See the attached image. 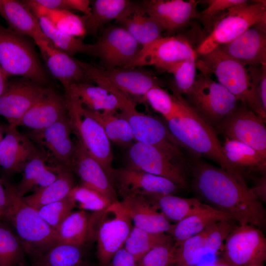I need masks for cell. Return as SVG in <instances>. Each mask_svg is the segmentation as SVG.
Returning <instances> with one entry per match:
<instances>
[{
	"mask_svg": "<svg viewBox=\"0 0 266 266\" xmlns=\"http://www.w3.org/2000/svg\"><path fill=\"white\" fill-rule=\"evenodd\" d=\"M175 94L179 101V111L175 117L166 121V124L181 147L212 160L221 168L243 178L241 172L225 156L214 128L194 110L182 96Z\"/></svg>",
	"mask_w": 266,
	"mask_h": 266,
	"instance_id": "7a4b0ae2",
	"label": "cell"
},
{
	"mask_svg": "<svg viewBox=\"0 0 266 266\" xmlns=\"http://www.w3.org/2000/svg\"><path fill=\"white\" fill-rule=\"evenodd\" d=\"M190 169L191 185L200 200L230 214L239 225L265 227V209L243 178L203 162L195 163Z\"/></svg>",
	"mask_w": 266,
	"mask_h": 266,
	"instance_id": "6da1fadb",
	"label": "cell"
},
{
	"mask_svg": "<svg viewBox=\"0 0 266 266\" xmlns=\"http://www.w3.org/2000/svg\"><path fill=\"white\" fill-rule=\"evenodd\" d=\"M80 210L102 211L112 202L100 193L82 185H75L69 193Z\"/></svg>",
	"mask_w": 266,
	"mask_h": 266,
	"instance_id": "bcb514c9",
	"label": "cell"
},
{
	"mask_svg": "<svg viewBox=\"0 0 266 266\" xmlns=\"http://www.w3.org/2000/svg\"><path fill=\"white\" fill-rule=\"evenodd\" d=\"M4 14L3 0H0V15L2 17Z\"/></svg>",
	"mask_w": 266,
	"mask_h": 266,
	"instance_id": "94428289",
	"label": "cell"
},
{
	"mask_svg": "<svg viewBox=\"0 0 266 266\" xmlns=\"http://www.w3.org/2000/svg\"><path fill=\"white\" fill-rule=\"evenodd\" d=\"M120 201L133 226L153 233H167L171 224L148 199L141 195H128Z\"/></svg>",
	"mask_w": 266,
	"mask_h": 266,
	"instance_id": "484cf974",
	"label": "cell"
},
{
	"mask_svg": "<svg viewBox=\"0 0 266 266\" xmlns=\"http://www.w3.org/2000/svg\"><path fill=\"white\" fill-rule=\"evenodd\" d=\"M168 266H177L173 264V265H169Z\"/></svg>",
	"mask_w": 266,
	"mask_h": 266,
	"instance_id": "be15d7a7",
	"label": "cell"
},
{
	"mask_svg": "<svg viewBox=\"0 0 266 266\" xmlns=\"http://www.w3.org/2000/svg\"><path fill=\"white\" fill-rule=\"evenodd\" d=\"M208 227L200 233L178 244L175 243L173 264L177 266H196L200 263L201 258L206 254L205 241Z\"/></svg>",
	"mask_w": 266,
	"mask_h": 266,
	"instance_id": "7bdbcfd3",
	"label": "cell"
},
{
	"mask_svg": "<svg viewBox=\"0 0 266 266\" xmlns=\"http://www.w3.org/2000/svg\"><path fill=\"white\" fill-rule=\"evenodd\" d=\"M65 97L72 133L100 164L113 185L115 169L112 166L111 141L102 126L77 98L68 93H65Z\"/></svg>",
	"mask_w": 266,
	"mask_h": 266,
	"instance_id": "5b68a950",
	"label": "cell"
},
{
	"mask_svg": "<svg viewBox=\"0 0 266 266\" xmlns=\"http://www.w3.org/2000/svg\"><path fill=\"white\" fill-rule=\"evenodd\" d=\"M36 18L43 33L57 49L71 57L76 54L95 56L94 44L84 43L80 37L60 31L45 17L39 16Z\"/></svg>",
	"mask_w": 266,
	"mask_h": 266,
	"instance_id": "74e56055",
	"label": "cell"
},
{
	"mask_svg": "<svg viewBox=\"0 0 266 266\" xmlns=\"http://www.w3.org/2000/svg\"><path fill=\"white\" fill-rule=\"evenodd\" d=\"M0 65L8 77L23 78L44 85L46 74L33 46L24 37L0 24Z\"/></svg>",
	"mask_w": 266,
	"mask_h": 266,
	"instance_id": "9c48e42d",
	"label": "cell"
},
{
	"mask_svg": "<svg viewBox=\"0 0 266 266\" xmlns=\"http://www.w3.org/2000/svg\"><path fill=\"white\" fill-rule=\"evenodd\" d=\"M72 173L68 170L60 168L57 178L53 182L23 197L24 200L30 206L38 210L44 205L63 199L75 186Z\"/></svg>",
	"mask_w": 266,
	"mask_h": 266,
	"instance_id": "836d02e7",
	"label": "cell"
},
{
	"mask_svg": "<svg viewBox=\"0 0 266 266\" xmlns=\"http://www.w3.org/2000/svg\"><path fill=\"white\" fill-rule=\"evenodd\" d=\"M38 150L28 136L21 133L17 127L8 124L0 141V168L7 176L22 172Z\"/></svg>",
	"mask_w": 266,
	"mask_h": 266,
	"instance_id": "7402d4cb",
	"label": "cell"
},
{
	"mask_svg": "<svg viewBox=\"0 0 266 266\" xmlns=\"http://www.w3.org/2000/svg\"><path fill=\"white\" fill-rule=\"evenodd\" d=\"M231 218H233L230 214L209 206L196 214L189 216L175 224H171L167 234L172 237L176 244H178L200 233L214 223Z\"/></svg>",
	"mask_w": 266,
	"mask_h": 266,
	"instance_id": "d6a6232c",
	"label": "cell"
},
{
	"mask_svg": "<svg viewBox=\"0 0 266 266\" xmlns=\"http://www.w3.org/2000/svg\"><path fill=\"white\" fill-rule=\"evenodd\" d=\"M195 0H145L140 4L146 13L169 34L186 26L194 18H198Z\"/></svg>",
	"mask_w": 266,
	"mask_h": 266,
	"instance_id": "ffe728a7",
	"label": "cell"
},
{
	"mask_svg": "<svg viewBox=\"0 0 266 266\" xmlns=\"http://www.w3.org/2000/svg\"><path fill=\"white\" fill-rule=\"evenodd\" d=\"M65 91L75 97L83 105L92 111L116 113L121 108L117 97L98 85L89 83H75Z\"/></svg>",
	"mask_w": 266,
	"mask_h": 266,
	"instance_id": "4dcf8cb0",
	"label": "cell"
},
{
	"mask_svg": "<svg viewBox=\"0 0 266 266\" xmlns=\"http://www.w3.org/2000/svg\"><path fill=\"white\" fill-rule=\"evenodd\" d=\"M48 160L47 156L38 150L26 163L22 172L21 179L14 184L20 197H23L30 192L45 187L56 179L61 168L48 165Z\"/></svg>",
	"mask_w": 266,
	"mask_h": 266,
	"instance_id": "83f0119b",
	"label": "cell"
},
{
	"mask_svg": "<svg viewBox=\"0 0 266 266\" xmlns=\"http://www.w3.org/2000/svg\"><path fill=\"white\" fill-rule=\"evenodd\" d=\"M129 0H96L91 1V14L84 15L86 34L96 35L104 26L116 20L130 4Z\"/></svg>",
	"mask_w": 266,
	"mask_h": 266,
	"instance_id": "d590c367",
	"label": "cell"
},
{
	"mask_svg": "<svg viewBox=\"0 0 266 266\" xmlns=\"http://www.w3.org/2000/svg\"><path fill=\"white\" fill-rule=\"evenodd\" d=\"M194 110L213 127H217L237 106L238 100L209 75L196 76L194 86L187 95Z\"/></svg>",
	"mask_w": 266,
	"mask_h": 266,
	"instance_id": "30bf717a",
	"label": "cell"
},
{
	"mask_svg": "<svg viewBox=\"0 0 266 266\" xmlns=\"http://www.w3.org/2000/svg\"><path fill=\"white\" fill-rule=\"evenodd\" d=\"M7 204V199L6 191L0 178V220L2 221Z\"/></svg>",
	"mask_w": 266,
	"mask_h": 266,
	"instance_id": "9f6ffc18",
	"label": "cell"
},
{
	"mask_svg": "<svg viewBox=\"0 0 266 266\" xmlns=\"http://www.w3.org/2000/svg\"><path fill=\"white\" fill-rule=\"evenodd\" d=\"M48 89L44 85L25 78L9 81L0 97V116L6 119L8 125L18 127L23 116Z\"/></svg>",
	"mask_w": 266,
	"mask_h": 266,
	"instance_id": "ac0fdd59",
	"label": "cell"
},
{
	"mask_svg": "<svg viewBox=\"0 0 266 266\" xmlns=\"http://www.w3.org/2000/svg\"><path fill=\"white\" fill-rule=\"evenodd\" d=\"M258 93L263 107L266 111V64L261 66L258 83Z\"/></svg>",
	"mask_w": 266,
	"mask_h": 266,
	"instance_id": "db71d44e",
	"label": "cell"
},
{
	"mask_svg": "<svg viewBox=\"0 0 266 266\" xmlns=\"http://www.w3.org/2000/svg\"><path fill=\"white\" fill-rule=\"evenodd\" d=\"M196 266H231L223 258L215 261L199 263Z\"/></svg>",
	"mask_w": 266,
	"mask_h": 266,
	"instance_id": "680465c9",
	"label": "cell"
},
{
	"mask_svg": "<svg viewBox=\"0 0 266 266\" xmlns=\"http://www.w3.org/2000/svg\"><path fill=\"white\" fill-rule=\"evenodd\" d=\"M85 266H88L87 265Z\"/></svg>",
	"mask_w": 266,
	"mask_h": 266,
	"instance_id": "e7e4bbea",
	"label": "cell"
},
{
	"mask_svg": "<svg viewBox=\"0 0 266 266\" xmlns=\"http://www.w3.org/2000/svg\"><path fill=\"white\" fill-rule=\"evenodd\" d=\"M264 266V264H261V265H255V266Z\"/></svg>",
	"mask_w": 266,
	"mask_h": 266,
	"instance_id": "6125c7cd",
	"label": "cell"
},
{
	"mask_svg": "<svg viewBox=\"0 0 266 266\" xmlns=\"http://www.w3.org/2000/svg\"><path fill=\"white\" fill-rule=\"evenodd\" d=\"M4 14L9 29L32 37L34 42L44 40L51 42L43 33L38 19L22 1L3 0Z\"/></svg>",
	"mask_w": 266,
	"mask_h": 266,
	"instance_id": "f1b7e54d",
	"label": "cell"
},
{
	"mask_svg": "<svg viewBox=\"0 0 266 266\" xmlns=\"http://www.w3.org/2000/svg\"><path fill=\"white\" fill-rule=\"evenodd\" d=\"M133 226L125 208L118 200L91 216V240L97 241L99 266H108L115 253L123 247Z\"/></svg>",
	"mask_w": 266,
	"mask_h": 266,
	"instance_id": "ba28073f",
	"label": "cell"
},
{
	"mask_svg": "<svg viewBox=\"0 0 266 266\" xmlns=\"http://www.w3.org/2000/svg\"><path fill=\"white\" fill-rule=\"evenodd\" d=\"M238 225L233 218L218 221L209 226L205 241L206 253L216 254L231 232Z\"/></svg>",
	"mask_w": 266,
	"mask_h": 266,
	"instance_id": "c3c4849f",
	"label": "cell"
},
{
	"mask_svg": "<svg viewBox=\"0 0 266 266\" xmlns=\"http://www.w3.org/2000/svg\"><path fill=\"white\" fill-rule=\"evenodd\" d=\"M222 258L231 266L264 264L266 239L261 230L250 224L237 225L225 240Z\"/></svg>",
	"mask_w": 266,
	"mask_h": 266,
	"instance_id": "7c38bea8",
	"label": "cell"
},
{
	"mask_svg": "<svg viewBox=\"0 0 266 266\" xmlns=\"http://www.w3.org/2000/svg\"><path fill=\"white\" fill-rule=\"evenodd\" d=\"M0 180L7 199L3 221L14 228L25 253L35 261L58 243L56 231L17 194L7 177Z\"/></svg>",
	"mask_w": 266,
	"mask_h": 266,
	"instance_id": "3957f363",
	"label": "cell"
},
{
	"mask_svg": "<svg viewBox=\"0 0 266 266\" xmlns=\"http://www.w3.org/2000/svg\"><path fill=\"white\" fill-rule=\"evenodd\" d=\"M197 59L165 64L157 67L173 75V93L187 95L191 91L196 79Z\"/></svg>",
	"mask_w": 266,
	"mask_h": 266,
	"instance_id": "b9f144b4",
	"label": "cell"
},
{
	"mask_svg": "<svg viewBox=\"0 0 266 266\" xmlns=\"http://www.w3.org/2000/svg\"><path fill=\"white\" fill-rule=\"evenodd\" d=\"M133 257L124 247L117 251L112 258L108 266H136Z\"/></svg>",
	"mask_w": 266,
	"mask_h": 266,
	"instance_id": "f5cc1de1",
	"label": "cell"
},
{
	"mask_svg": "<svg viewBox=\"0 0 266 266\" xmlns=\"http://www.w3.org/2000/svg\"><path fill=\"white\" fill-rule=\"evenodd\" d=\"M144 196L169 221L178 222L209 206L196 198H184L173 194H151Z\"/></svg>",
	"mask_w": 266,
	"mask_h": 266,
	"instance_id": "f546056e",
	"label": "cell"
},
{
	"mask_svg": "<svg viewBox=\"0 0 266 266\" xmlns=\"http://www.w3.org/2000/svg\"><path fill=\"white\" fill-rule=\"evenodd\" d=\"M175 242L156 247L136 263V266H168L173 264Z\"/></svg>",
	"mask_w": 266,
	"mask_h": 266,
	"instance_id": "681fc988",
	"label": "cell"
},
{
	"mask_svg": "<svg viewBox=\"0 0 266 266\" xmlns=\"http://www.w3.org/2000/svg\"><path fill=\"white\" fill-rule=\"evenodd\" d=\"M87 109L102 126L111 142L123 148H129L135 142L129 123L125 119L119 116L118 112H100Z\"/></svg>",
	"mask_w": 266,
	"mask_h": 266,
	"instance_id": "f35d334b",
	"label": "cell"
},
{
	"mask_svg": "<svg viewBox=\"0 0 266 266\" xmlns=\"http://www.w3.org/2000/svg\"><path fill=\"white\" fill-rule=\"evenodd\" d=\"M109 92L121 102V108L118 114L129 123L135 142L154 146L178 163L182 157L181 146L166 124L157 117L138 111L136 103L117 89L112 87Z\"/></svg>",
	"mask_w": 266,
	"mask_h": 266,
	"instance_id": "8992f818",
	"label": "cell"
},
{
	"mask_svg": "<svg viewBox=\"0 0 266 266\" xmlns=\"http://www.w3.org/2000/svg\"><path fill=\"white\" fill-rule=\"evenodd\" d=\"M7 127V125L0 124V141L5 133Z\"/></svg>",
	"mask_w": 266,
	"mask_h": 266,
	"instance_id": "91938a15",
	"label": "cell"
},
{
	"mask_svg": "<svg viewBox=\"0 0 266 266\" xmlns=\"http://www.w3.org/2000/svg\"><path fill=\"white\" fill-rule=\"evenodd\" d=\"M91 216L83 210L72 211L56 230L58 242L82 247L91 240Z\"/></svg>",
	"mask_w": 266,
	"mask_h": 266,
	"instance_id": "e575fe53",
	"label": "cell"
},
{
	"mask_svg": "<svg viewBox=\"0 0 266 266\" xmlns=\"http://www.w3.org/2000/svg\"><path fill=\"white\" fill-rule=\"evenodd\" d=\"M222 149L227 159L238 170L248 168L265 172L266 157L252 147L226 137Z\"/></svg>",
	"mask_w": 266,
	"mask_h": 266,
	"instance_id": "8d00e7d4",
	"label": "cell"
},
{
	"mask_svg": "<svg viewBox=\"0 0 266 266\" xmlns=\"http://www.w3.org/2000/svg\"><path fill=\"white\" fill-rule=\"evenodd\" d=\"M266 24V1L250 3L247 0L229 8L222 15L195 52L197 56L205 55L233 40L250 28Z\"/></svg>",
	"mask_w": 266,
	"mask_h": 266,
	"instance_id": "52a82bcc",
	"label": "cell"
},
{
	"mask_svg": "<svg viewBox=\"0 0 266 266\" xmlns=\"http://www.w3.org/2000/svg\"><path fill=\"white\" fill-rule=\"evenodd\" d=\"M81 247L58 242L34 261V266H85Z\"/></svg>",
	"mask_w": 266,
	"mask_h": 266,
	"instance_id": "60d3db41",
	"label": "cell"
},
{
	"mask_svg": "<svg viewBox=\"0 0 266 266\" xmlns=\"http://www.w3.org/2000/svg\"><path fill=\"white\" fill-rule=\"evenodd\" d=\"M80 64L90 83L96 80L105 82L136 103L144 102L145 95L151 88L163 85L152 72L141 67L105 69L81 61Z\"/></svg>",
	"mask_w": 266,
	"mask_h": 266,
	"instance_id": "8fae6325",
	"label": "cell"
},
{
	"mask_svg": "<svg viewBox=\"0 0 266 266\" xmlns=\"http://www.w3.org/2000/svg\"><path fill=\"white\" fill-rule=\"evenodd\" d=\"M8 76L0 65V97L5 91L8 84Z\"/></svg>",
	"mask_w": 266,
	"mask_h": 266,
	"instance_id": "6f0895ef",
	"label": "cell"
},
{
	"mask_svg": "<svg viewBox=\"0 0 266 266\" xmlns=\"http://www.w3.org/2000/svg\"><path fill=\"white\" fill-rule=\"evenodd\" d=\"M266 122L241 103L216 129L226 138L247 145L266 157Z\"/></svg>",
	"mask_w": 266,
	"mask_h": 266,
	"instance_id": "5bb4252c",
	"label": "cell"
},
{
	"mask_svg": "<svg viewBox=\"0 0 266 266\" xmlns=\"http://www.w3.org/2000/svg\"><path fill=\"white\" fill-rule=\"evenodd\" d=\"M22 1L36 18L45 17L60 31L75 37L86 35L84 16H79L68 10L48 8L35 0Z\"/></svg>",
	"mask_w": 266,
	"mask_h": 266,
	"instance_id": "1f68e13d",
	"label": "cell"
},
{
	"mask_svg": "<svg viewBox=\"0 0 266 266\" xmlns=\"http://www.w3.org/2000/svg\"><path fill=\"white\" fill-rule=\"evenodd\" d=\"M189 42L181 36L161 37L142 46L134 59L124 68L154 66L197 58Z\"/></svg>",
	"mask_w": 266,
	"mask_h": 266,
	"instance_id": "e0dca14e",
	"label": "cell"
},
{
	"mask_svg": "<svg viewBox=\"0 0 266 266\" xmlns=\"http://www.w3.org/2000/svg\"><path fill=\"white\" fill-rule=\"evenodd\" d=\"M166 233H153L133 226L124 248L134 258L136 263L154 248L173 241Z\"/></svg>",
	"mask_w": 266,
	"mask_h": 266,
	"instance_id": "ab89813d",
	"label": "cell"
},
{
	"mask_svg": "<svg viewBox=\"0 0 266 266\" xmlns=\"http://www.w3.org/2000/svg\"><path fill=\"white\" fill-rule=\"evenodd\" d=\"M127 159L129 167L166 178L180 188H187L184 169L154 146L134 142L128 148Z\"/></svg>",
	"mask_w": 266,
	"mask_h": 266,
	"instance_id": "9a60e30c",
	"label": "cell"
},
{
	"mask_svg": "<svg viewBox=\"0 0 266 266\" xmlns=\"http://www.w3.org/2000/svg\"><path fill=\"white\" fill-rule=\"evenodd\" d=\"M266 25H255L231 42L219 47L245 66L266 64Z\"/></svg>",
	"mask_w": 266,
	"mask_h": 266,
	"instance_id": "603a6c76",
	"label": "cell"
},
{
	"mask_svg": "<svg viewBox=\"0 0 266 266\" xmlns=\"http://www.w3.org/2000/svg\"><path fill=\"white\" fill-rule=\"evenodd\" d=\"M70 169L79 177L81 185L100 193L112 203L118 201L115 188L103 168L77 140Z\"/></svg>",
	"mask_w": 266,
	"mask_h": 266,
	"instance_id": "44dd1931",
	"label": "cell"
},
{
	"mask_svg": "<svg viewBox=\"0 0 266 266\" xmlns=\"http://www.w3.org/2000/svg\"><path fill=\"white\" fill-rule=\"evenodd\" d=\"M75 206V201L69 194L63 199L44 205L37 211L41 218L56 231Z\"/></svg>",
	"mask_w": 266,
	"mask_h": 266,
	"instance_id": "7dc6e473",
	"label": "cell"
},
{
	"mask_svg": "<svg viewBox=\"0 0 266 266\" xmlns=\"http://www.w3.org/2000/svg\"><path fill=\"white\" fill-rule=\"evenodd\" d=\"M67 114L65 97L48 88L42 97L25 114L18 126L38 131L52 125Z\"/></svg>",
	"mask_w": 266,
	"mask_h": 266,
	"instance_id": "d4e9b609",
	"label": "cell"
},
{
	"mask_svg": "<svg viewBox=\"0 0 266 266\" xmlns=\"http://www.w3.org/2000/svg\"><path fill=\"white\" fill-rule=\"evenodd\" d=\"M35 42L48 70L61 82L65 91L73 84L90 83L80 64V61L57 49L50 42L39 40Z\"/></svg>",
	"mask_w": 266,
	"mask_h": 266,
	"instance_id": "cb8c5ba5",
	"label": "cell"
},
{
	"mask_svg": "<svg viewBox=\"0 0 266 266\" xmlns=\"http://www.w3.org/2000/svg\"><path fill=\"white\" fill-rule=\"evenodd\" d=\"M94 45L95 56L105 69L125 67L142 48L125 29L117 25L106 27Z\"/></svg>",
	"mask_w": 266,
	"mask_h": 266,
	"instance_id": "4fadbf2b",
	"label": "cell"
},
{
	"mask_svg": "<svg viewBox=\"0 0 266 266\" xmlns=\"http://www.w3.org/2000/svg\"><path fill=\"white\" fill-rule=\"evenodd\" d=\"M142 46L162 37L160 25L147 15L140 2L131 1L115 21Z\"/></svg>",
	"mask_w": 266,
	"mask_h": 266,
	"instance_id": "4316f807",
	"label": "cell"
},
{
	"mask_svg": "<svg viewBox=\"0 0 266 266\" xmlns=\"http://www.w3.org/2000/svg\"><path fill=\"white\" fill-rule=\"evenodd\" d=\"M25 251L16 233L0 220V266H21Z\"/></svg>",
	"mask_w": 266,
	"mask_h": 266,
	"instance_id": "ee69618b",
	"label": "cell"
},
{
	"mask_svg": "<svg viewBox=\"0 0 266 266\" xmlns=\"http://www.w3.org/2000/svg\"><path fill=\"white\" fill-rule=\"evenodd\" d=\"M266 175L263 176L257 182L255 187L251 188L255 196L260 200H266Z\"/></svg>",
	"mask_w": 266,
	"mask_h": 266,
	"instance_id": "11a10c76",
	"label": "cell"
},
{
	"mask_svg": "<svg viewBox=\"0 0 266 266\" xmlns=\"http://www.w3.org/2000/svg\"><path fill=\"white\" fill-rule=\"evenodd\" d=\"M200 57L196 62V66L201 73L213 74L218 82L238 101L247 105L266 122V111L258 93L260 71L253 66L248 69L245 65L225 54L219 47Z\"/></svg>",
	"mask_w": 266,
	"mask_h": 266,
	"instance_id": "277c9868",
	"label": "cell"
},
{
	"mask_svg": "<svg viewBox=\"0 0 266 266\" xmlns=\"http://www.w3.org/2000/svg\"><path fill=\"white\" fill-rule=\"evenodd\" d=\"M144 102L160 113L166 121L175 117L179 113L180 103L177 96L170 95L160 86H155L146 94Z\"/></svg>",
	"mask_w": 266,
	"mask_h": 266,
	"instance_id": "f6af8a7d",
	"label": "cell"
},
{
	"mask_svg": "<svg viewBox=\"0 0 266 266\" xmlns=\"http://www.w3.org/2000/svg\"><path fill=\"white\" fill-rule=\"evenodd\" d=\"M91 1L88 0H61V7L62 9L76 10L89 16L92 11Z\"/></svg>",
	"mask_w": 266,
	"mask_h": 266,
	"instance_id": "816d5d0a",
	"label": "cell"
},
{
	"mask_svg": "<svg viewBox=\"0 0 266 266\" xmlns=\"http://www.w3.org/2000/svg\"></svg>",
	"mask_w": 266,
	"mask_h": 266,
	"instance_id": "03108f58",
	"label": "cell"
},
{
	"mask_svg": "<svg viewBox=\"0 0 266 266\" xmlns=\"http://www.w3.org/2000/svg\"><path fill=\"white\" fill-rule=\"evenodd\" d=\"M245 0H207L204 2L207 7L200 13L198 18L202 20L208 28H211L216 21L228 9L239 4L246 2ZM212 26V27H213Z\"/></svg>",
	"mask_w": 266,
	"mask_h": 266,
	"instance_id": "f907efd6",
	"label": "cell"
},
{
	"mask_svg": "<svg viewBox=\"0 0 266 266\" xmlns=\"http://www.w3.org/2000/svg\"><path fill=\"white\" fill-rule=\"evenodd\" d=\"M113 185L122 197L173 194L180 188L170 180L127 166L115 169Z\"/></svg>",
	"mask_w": 266,
	"mask_h": 266,
	"instance_id": "d6986e66",
	"label": "cell"
},
{
	"mask_svg": "<svg viewBox=\"0 0 266 266\" xmlns=\"http://www.w3.org/2000/svg\"><path fill=\"white\" fill-rule=\"evenodd\" d=\"M67 114L49 127L38 131H32L28 136L38 144L53 166L71 171L75 142Z\"/></svg>",
	"mask_w": 266,
	"mask_h": 266,
	"instance_id": "2e32d148",
	"label": "cell"
}]
</instances>
